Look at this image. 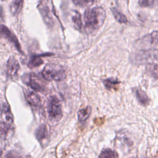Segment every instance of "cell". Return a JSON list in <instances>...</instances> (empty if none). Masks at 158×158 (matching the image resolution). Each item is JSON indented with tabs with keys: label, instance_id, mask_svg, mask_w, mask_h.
Returning <instances> with one entry per match:
<instances>
[{
	"label": "cell",
	"instance_id": "obj_1",
	"mask_svg": "<svg viewBox=\"0 0 158 158\" xmlns=\"http://www.w3.org/2000/svg\"><path fill=\"white\" fill-rule=\"evenodd\" d=\"M106 11L100 6L87 9L84 13V21L86 28L94 30L100 28L104 22Z\"/></svg>",
	"mask_w": 158,
	"mask_h": 158
},
{
	"label": "cell",
	"instance_id": "obj_2",
	"mask_svg": "<svg viewBox=\"0 0 158 158\" xmlns=\"http://www.w3.org/2000/svg\"><path fill=\"white\" fill-rule=\"evenodd\" d=\"M13 124V115L9 106L4 102L1 112V139H5Z\"/></svg>",
	"mask_w": 158,
	"mask_h": 158
},
{
	"label": "cell",
	"instance_id": "obj_3",
	"mask_svg": "<svg viewBox=\"0 0 158 158\" xmlns=\"http://www.w3.org/2000/svg\"><path fill=\"white\" fill-rule=\"evenodd\" d=\"M43 77L49 81H60L65 78V72L63 67L54 64H48L42 71Z\"/></svg>",
	"mask_w": 158,
	"mask_h": 158
},
{
	"label": "cell",
	"instance_id": "obj_4",
	"mask_svg": "<svg viewBox=\"0 0 158 158\" xmlns=\"http://www.w3.org/2000/svg\"><path fill=\"white\" fill-rule=\"evenodd\" d=\"M47 111L49 118L52 121H59L62 117V107L59 99L55 96L49 98L47 104Z\"/></svg>",
	"mask_w": 158,
	"mask_h": 158
},
{
	"label": "cell",
	"instance_id": "obj_5",
	"mask_svg": "<svg viewBox=\"0 0 158 158\" xmlns=\"http://www.w3.org/2000/svg\"><path fill=\"white\" fill-rule=\"evenodd\" d=\"M22 81L36 91L43 92L45 89L43 82L40 78L35 73L24 75L22 77Z\"/></svg>",
	"mask_w": 158,
	"mask_h": 158
},
{
	"label": "cell",
	"instance_id": "obj_6",
	"mask_svg": "<svg viewBox=\"0 0 158 158\" xmlns=\"http://www.w3.org/2000/svg\"><path fill=\"white\" fill-rule=\"evenodd\" d=\"M1 36L6 39L10 43H12L19 52L23 54V51L22 50L20 43L19 42L17 38L7 27L4 25H1Z\"/></svg>",
	"mask_w": 158,
	"mask_h": 158
},
{
	"label": "cell",
	"instance_id": "obj_7",
	"mask_svg": "<svg viewBox=\"0 0 158 158\" xmlns=\"http://www.w3.org/2000/svg\"><path fill=\"white\" fill-rule=\"evenodd\" d=\"M20 64L18 60L14 57L9 58L6 64V73L9 78L15 77L20 69Z\"/></svg>",
	"mask_w": 158,
	"mask_h": 158
},
{
	"label": "cell",
	"instance_id": "obj_8",
	"mask_svg": "<svg viewBox=\"0 0 158 158\" xmlns=\"http://www.w3.org/2000/svg\"><path fill=\"white\" fill-rule=\"evenodd\" d=\"M36 139L42 146H45L48 143L49 134L47 127L44 124L40 125L35 132Z\"/></svg>",
	"mask_w": 158,
	"mask_h": 158
},
{
	"label": "cell",
	"instance_id": "obj_9",
	"mask_svg": "<svg viewBox=\"0 0 158 158\" xmlns=\"http://www.w3.org/2000/svg\"><path fill=\"white\" fill-rule=\"evenodd\" d=\"M25 97L27 101L33 107L40 106L41 104V98L38 94L31 91H27L25 93Z\"/></svg>",
	"mask_w": 158,
	"mask_h": 158
},
{
	"label": "cell",
	"instance_id": "obj_10",
	"mask_svg": "<svg viewBox=\"0 0 158 158\" xmlns=\"http://www.w3.org/2000/svg\"><path fill=\"white\" fill-rule=\"evenodd\" d=\"M52 54L47 53V54H35L31 56L29 62L28 63V66L32 69L35 67H37L41 65L43 63V60L42 59V57L51 56Z\"/></svg>",
	"mask_w": 158,
	"mask_h": 158
},
{
	"label": "cell",
	"instance_id": "obj_11",
	"mask_svg": "<svg viewBox=\"0 0 158 158\" xmlns=\"http://www.w3.org/2000/svg\"><path fill=\"white\" fill-rule=\"evenodd\" d=\"M133 92L139 103L143 106H146L149 104V99L144 90L139 88H136L133 89Z\"/></svg>",
	"mask_w": 158,
	"mask_h": 158
},
{
	"label": "cell",
	"instance_id": "obj_12",
	"mask_svg": "<svg viewBox=\"0 0 158 158\" xmlns=\"http://www.w3.org/2000/svg\"><path fill=\"white\" fill-rule=\"evenodd\" d=\"M91 112V108L90 106H87L81 109L78 112V119L80 123H85L89 117Z\"/></svg>",
	"mask_w": 158,
	"mask_h": 158
},
{
	"label": "cell",
	"instance_id": "obj_13",
	"mask_svg": "<svg viewBox=\"0 0 158 158\" xmlns=\"http://www.w3.org/2000/svg\"><path fill=\"white\" fill-rule=\"evenodd\" d=\"M147 73L154 79H158V65L155 63H148L146 66Z\"/></svg>",
	"mask_w": 158,
	"mask_h": 158
},
{
	"label": "cell",
	"instance_id": "obj_14",
	"mask_svg": "<svg viewBox=\"0 0 158 158\" xmlns=\"http://www.w3.org/2000/svg\"><path fill=\"white\" fill-rule=\"evenodd\" d=\"M103 84L104 86L109 90L111 89H117L118 88V85L120 83V81L115 78H109L102 80Z\"/></svg>",
	"mask_w": 158,
	"mask_h": 158
},
{
	"label": "cell",
	"instance_id": "obj_15",
	"mask_svg": "<svg viewBox=\"0 0 158 158\" xmlns=\"http://www.w3.org/2000/svg\"><path fill=\"white\" fill-rule=\"evenodd\" d=\"M23 1H14L10 4V11L14 15H18L23 6Z\"/></svg>",
	"mask_w": 158,
	"mask_h": 158
},
{
	"label": "cell",
	"instance_id": "obj_16",
	"mask_svg": "<svg viewBox=\"0 0 158 158\" xmlns=\"http://www.w3.org/2000/svg\"><path fill=\"white\" fill-rule=\"evenodd\" d=\"M111 11L112 12V14L114 17V18L116 19V20L120 23H126L128 22L127 17L122 14L121 12L118 10L116 8L112 7L111 9Z\"/></svg>",
	"mask_w": 158,
	"mask_h": 158
},
{
	"label": "cell",
	"instance_id": "obj_17",
	"mask_svg": "<svg viewBox=\"0 0 158 158\" xmlns=\"http://www.w3.org/2000/svg\"><path fill=\"white\" fill-rule=\"evenodd\" d=\"M99 158H118V154L111 149L106 148L101 151Z\"/></svg>",
	"mask_w": 158,
	"mask_h": 158
},
{
	"label": "cell",
	"instance_id": "obj_18",
	"mask_svg": "<svg viewBox=\"0 0 158 158\" xmlns=\"http://www.w3.org/2000/svg\"><path fill=\"white\" fill-rule=\"evenodd\" d=\"M72 19V21L74 24L75 28L78 30H81L83 26V23H82L81 17L80 14L78 12L75 11Z\"/></svg>",
	"mask_w": 158,
	"mask_h": 158
},
{
	"label": "cell",
	"instance_id": "obj_19",
	"mask_svg": "<svg viewBox=\"0 0 158 158\" xmlns=\"http://www.w3.org/2000/svg\"><path fill=\"white\" fill-rule=\"evenodd\" d=\"M40 11H41V13L42 14V16H43L46 23H47L48 25H51V23L52 22V20L50 16V13L49 12L48 7L46 6H43V7L40 8Z\"/></svg>",
	"mask_w": 158,
	"mask_h": 158
},
{
	"label": "cell",
	"instance_id": "obj_20",
	"mask_svg": "<svg viewBox=\"0 0 158 158\" xmlns=\"http://www.w3.org/2000/svg\"><path fill=\"white\" fill-rule=\"evenodd\" d=\"M73 2L77 6L84 7V6L91 5L94 2V1H73Z\"/></svg>",
	"mask_w": 158,
	"mask_h": 158
},
{
	"label": "cell",
	"instance_id": "obj_21",
	"mask_svg": "<svg viewBox=\"0 0 158 158\" xmlns=\"http://www.w3.org/2000/svg\"><path fill=\"white\" fill-rule=\"evenodd\" d=\"M154 1L151 0H143V1H139L138 3L141 6L143 7H149L154 4Z\"/></svg>",
	"mask_w": 158,
	"mask_h": 158
},
{
	"label": "cell",
	"instance_id": "obj_22",
	"mask_svg": "<svg viewBox=\"0 0 158 158\" xmlns=\"http://www.w3.org/2000/svg\"><path fill=\"white\" fill-rule=\"evenodd\" d=\"M150 40L151 42H156V43L158 44V30L153 31L149 35Z\"/></svg>",
	"mask_w": 158,
	"mask_h": 158
},
{
	"label": "cell",
	"instance_id": "obj_23",
	"mask_svg": "<svg viewBox=\"0 0 158 158\" xmlns=\"http://www.w3.org/2000/svg\"><path fill=\"white\" fill-rule=\"evenodd\" d=\"M4 158H22V157L14 152H9L8 153L6 154Z\"/></svg>",
	"mask_w": 158,
	"mask_h": 158
},
{
	"label": "cell",
	"instance_id": "obj_24",
	"mask_svg": "<svg viewBox=\"0 0 158 158\" xmlns=\"http://www.w3.org/2000/svg\"><path fill=\"white\" fill-rule=\"evenodd\" d=\"M131 158H136V157H131Z\"/></svg>",
	"mask_w": 158,
	"mask_h": 158
}]
</instances>
